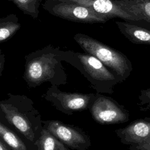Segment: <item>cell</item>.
Returning a JSON list of instances; mask_svg holds the SVG:
<instances>
[{"label":"cell","instance_id":"obj_5","mask_svg":"<svg viewBox=\"0 0 150 150\" xmlns=\"http://www.w3.org/2000/svg\"><path fill=\"white\" fill-rule=\"evenodd\" d=\"M96 93H81L61 91L58 86L51 85L42 97L61 112L72 115L88 110Z\"/></svg>","mask_w":150,"mask_h":150},{"label":"cell","instance_id":"obj_3","mask_svg":"<svg viewBox=\"0 0 150 150\" xmlns=\"http://www.w3.org/2000/svg\"><path fill=\"white\" fill-rule=\"evenodd\" d=\"M61 56L63 62L69 63L84 76L97 93L111 94L114 93V87L123 82L118 76L91 54L62 50Z\"/></svg>","mask_w":150,"mask_h":150},{"label":"cell","instance_id":"obj_16","mask_svg":"<svg viewBox=\"0 0 150 150\" xmlns=\"http://www.w3.org/2000/svg\"><path fill=\"white\" fill-rule=\"evenodd\" d=\"M14 4L25 15L36 19L39 14L42 0H8Z\"/></svg>","mask_w":150,"mask_h":150},{"label":"cell","instance_id":"obj_11","mask_svg":"<svg viewBox=\"0 0 150 150\" xmlns=\"http://www.w3.org/2000/svg\"><path fill=\"white\" fill-rule=\"evenodd\" d=\"M0 138L11 150H38L35 144L24 138L0 112Z\"/></svg>","mask_w":150,"mask_h":150},{"label":"cell","instance_id":"obj_4","mask_svg":"<svg viewBox=\"0 0 150 150\" xmlns=\"http://www.w3.org/2000/svg\"><path fill=\"white\" fill-rule=\"evenodd\" d=\"M73 39L85 53L98 59L122 81L130 76L132 63L124 53L84 33H77Z\"/></svg>","mask_w":150,"mask_h":150},{"label":"cell","instance_id":"obj_18","mask_svg":"<svg viewBox=\"0 0 150 150\" xmlns=\"http://www.w3.org/2000/svg\"><path fill=\"white\" fill-rule=\"evenodd\" d=\"M5 55L4 53L1 54L0 56V77L2 76V71L4 69V65H5Z\"/></svg>","mask_w":150,"mask_h":150},{"label":"cell","instance_id":"obj_13","mask_svg":"<svg viewBox=\"0 0 150 150\" xmlns=\"http://www.w3.org/2000/svg\"><path fill=\"white\" fill-rule=\"evenodd\" d=\"M121 9L150 25V0H111Z\"/></svg>","mask_w":150,"mask_h":150},{"label":"cell","instance_id":"obj_15","mask_svg":"<svg viewBox=\"0 0 150 150\" xmlns=\"http://www.w3.org/2000/svg\"><path fill=\"white\" fill-rule=\"evenodd\" d=\"M35 145L38 150H71L45 128L42 129Z\"/></svg>","mask_w":150,"mask_h":150},{"label":"cell","instance_id":"obj_10","mask_svg":"<svg viewBox=\"0 0 150 150\" xmlns=\"http://www.w3.org/2000/svg\"><path fill=\"white\" fill-rule=\"evenodd\" d=\"M71 2L86 6L108 20L120 18L128 22H138L141 20L128 12L121 9L111 0H57Z\"/></svg>","mask_w":150,"mask_h":150},{"label":"cell","instance_id":"obj_14","mask_svg":"<svg viewBox=\"0 0 150 150\" xmlns=\"http://www.w3.org/2000/svg\"><path fill=\"white\" fill-rule=\"evenodd\" d=\"M21 27L18 17L14 13L0 17V43L10 39Z\"/></svg>","mask_w":150,"mask_h":150},{"label":"cell","instance_id":"obj_6","mask_svg":"<svg viewBox=\"0 0 150 150\" xmlns=\"http://www.w3.org/2000/svg\"><path fill=\"white\" fill-rule=\"evenodd\" d=\"M43 8L55 16L69 21L83 23H105L106 18L97 13L91 9L77 4L57 0H45Z\"/></svg>","mask_w":150,"mask_h":150},{"label":"cell","instance_id":"obj_2","mask_svg":"<svg viewBox=\"0 0 150 150\" xmlns=\"http://www.w3.org/2000/svg\"><path fill=\"white\" fill-rule=\"evenodd\" d=\"M7 96L0 101V112L24 138L35 144L43 129L40 112L28 96L10 93Z\"/></svg>","mask_w":150,"mask_h":150},{"label":"cell","instance_id":"obj_20","mask_svg":"<svg viewBox=\"0 0 150 150\" xmlns=\"http://www.w3.org/2000/svg\"><path fill=\"white\" fill-rule=\"evenodd\" d=\"M2 53H2V50L0 49V56H1V54H2Z\"/></svg>","mask_w":150,"mask_h":150},{"label":"cell","instance_id":"obj_8","mask_svg":"<svg viewBox=\"0 0 150 150\" xmlns=\"http://www.w3.org/2000/svg\"><path fill=\"white\" fill-rule=\"evenodd\" d=\"M43 126L71 149L88 150L91 145L90 136L79 127L55 120L43 121Z\"/></svg>","mask_w":150,"mask_h":150},{"label":"cell","instance_id":"obj_7","mask_svg":"<svg viewBox=\"0 0 150 150\" xmlns=\"http://www.w3.org/2000/svg\"><path fill=\"white\" fill-rule=\"evenodd\" d=\"M88 110L93 120L101 125H112L129 121V113L125 107L114 98L96 93Z\"/></svg>","mask_w":150,"mask_h":150},{"label":"cell","instance_id":"obj_12","mask_svg":"<svg viewBox=\"0 0 150 150\" xmlns=\"http://www.w3.org/2000/svg\"><path fill=\"white\" fill-rule=\"evenodd\" d=\"M120 32L131 42L150 45V29L128 21H115Z\"/></svg>","mask_w":150,"mask_h":150},{"label":"cell","instance_id":"obj_9","mask_svg":"<svg viewBox=\"0 0 150 150\" xmlns=\"http://www.w3.org/2000/svg\"><path fill=\"white\" fill-rule=\"evenodd\" d=\"M115 133L129 150H150V117L134 120L125 127L115 129Z\"/></svg>","mask_w":150,"mask_h":150},{"label":"cell","instance_id":"obj_1","mask_svg":"<svg viewBox=\"0 0 150 150\" xmlns=\"http://www.w3.org/2000/svg\"><path fill=\"white\" fill-rule=\"evenodd\" d=\"M61 52L59 47L47 45L25 56L23 79L29 87L35 88L46 82L58 87L67 83Z\"/></svg>","mask_w":150,"mask_h":150},{"label":"cell","instance_id":"obj_19","mask_svg":"<svg viewBox=\"0 0 150 150\" xmlns=\"http://www.w3.org/2000/svg\"><path fill=\"white\" fill-rule=\"evenodd\" d=\"M0 150H11L0 138Z\"/></svg>","mask_w":150,"mask_h":150},{"label":"cell","instance_id":"obj_17","mask_svg":"<svg viewBox=\"0 0 150 150\" xmlns=\"http://www.w3.org/2000/svg\"><path fill=\"white\" fill-rule=\"evenodd\" d=\"M138 98L137 105L141 111L145 112L150 110V88L141 90Z\"/></svg>","mask_w":150,"mask_h":150}]
</instances>
